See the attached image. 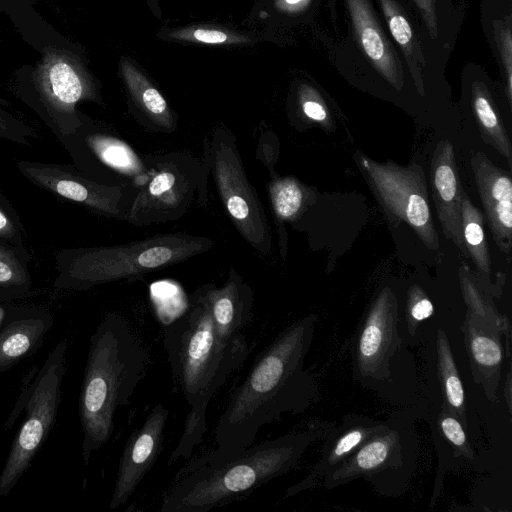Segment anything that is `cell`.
I'll return each instance as SVG.
<instances>
[{
  "label": "cell",
  "mask_w": 512,
  "mask_h": 512,
  "mask_svg": "<svg viewBox=\"0 0 512 512\" xmlns=\"http://www.w3.org/2000/svg\"><path fill=\"white\" fill-rule=\"evenodd\" d=\"M146 2H147V5H148L149 9L154 14V16H156L157 18H160L161 17V11H160V7H159V4H158V0H146Z\"/></svg>",
  "instance_id": "cell-38"
},
{
  "label": "cell",
  "mask_w": 512,
  "mask_h": 512,
  "mask_svg": "<svg viewBox=\"0 0 512 512\" xmlns=\"http://www.w3.org/2000/svg\"><path fill=\"white\" fill-rule=\"evenodd\" d=\"M120 73L138 121L150 131L174 132L178 125L177 114L143 71L123 58Z\"/></svg>",
  "instance_id": "cell-22"
},
{
  "label": "cell",
  "mask_w": 512,
  "mask_h": 512,
  "mask_svg": "<svg viewBox=\"0 0 512 512\" xmlns=\"http://www.w3.org/2000/svg\"><path fill=\"white\" fill-rule=\"evenodd\" d=\"M268 191L278 227L298 216L304 205L305 189L297 179L275 176L268 185Z\"/></svg>",
  "instance_id": "cell-30"
},
{
  "label": "cell",
  "mask_w": 512,
  "mask_h": 512,
  "mask_svg": "<svg viewBox=\"0 0 512 512\" xmlns=\"http://www.w3.org/2000/svg\"><path fill=\"white\" fill-rule=\"evenodd\" d=\"M213 245L205 236L171 233L120 245L61 249L55 253L54 285L79 291L133 280L205 253Z\"/></svg>",
  "instance_id": "cell-5"
},
{
  "label": "cell",
  "mask_w": 512,
  "mask_h": 512,
  "mask_svg": "<svg viewBox=\"0 0 512 512\" xmlns=\"http://www.w3.org/2000/svg\"><path fill=\"white\" fill-rule=\"evenodd\" d=\"M401 346L398 303L393 291L383 288L370 304L353 349V375L374 390L392 381L391 361Z\"/></svg>",
  "instance_id": "cell-14"
},
{
  "label": "cell",
  "mask_w": 512,
  "mask_h": 512,
  "mask_svg": "<svg viewBox=\"0 0 512 512\" xmlns=\"http://www.w3.org/2000/svg\"><path fill=\"white\" fill-rule=\"evenodd\" d=\"M437 432L439 438L448 444V448H452L455 457H462L466 460L474 458L466 427L443 405L437 418Z\"/></svg>",
  "instance_id": "cell-31"
},
{
  "label": "cell",
  "mask_w": 512,
  "mask_h": 512,
  "mask_svg": "<svg viewBox=\"0 0 512 512\" xmlns=\"http://www.w3.org/2000/svg\"><path fill=\"white\" fill-rule=\"evenodd\" d=\"M495 42L503 66L506 92L509 103L512 100V31L509 20L493 22Z\"/></svg>",
  "instance_id": "cell-33"
},
{
  "label": "cell",
  "mask_w": 512,
  "mask_h": 512,
  "mask_svg": "<svg viewBox=\"0 0 512 512\" xmlns=\"http://www.w3.org/2000/svg\"><path fill=\"white\" fill-rule=\"evenodd\" d=\"M205 159L229 219L255 251L268 255L272 249L270 226L229 129L222 126L213 129L205 147Z\"/></svg>",
  "instance_id": "cell-7"
},
{
  "label": "cell",
  "mask_w": 512,
  "mask_h": 512,
  "mask_svg": "<svg viewBox=\"0 0 512 512\" xmlns=\"http://www.w3.org/2000/svg\"><path fill=\"white\" fill-rule=\"evenodd\" d=\"M73 165L89 178L114 185L113 177L131 179L139 188L149 179V168L125 141L82 116L77 130L59 140Z\"/></svg>",
  "instance_id": "cell-13"
},
{
  "label": "cell",
  "mask_w": 512,
  "mask_h": 512,
  "mask_svg": "<svg viewBox=\"0 0 512 512\" xmlns=\"http://www.w3.org/2000/svg\"><path fill=\"white\" fill-rule=\"evenodd\" d=\"M169 410L158 403L129 436L120 458L109 508L126 504L163 450Z\"/></svg>",
  "instance_id": "cell-15"
},
{
  "label": "cell",
  "mask_w": 512,
  "mask_h": 512,
  "mask_svg": "<svg viewBox=\"0 0 512 512\" xmlns=\"http://www.w3.org/2000/svg\"><path fill=\"white\" fill-rule=\"evenodd\" d=\"M299 102L303 114L317 122H325L328 118L327 109L321 96L313 88L302 85L299 89Z\"/></svg>",
  "instance_id": "cell-35"
},
{
  "label": "cell",
  "mask_w": 512,
  "mask_h": 512,
  "mask_svg": "<svg viewBox=\"0 0 512 512\" xmlns=\"http://www.w3.org/2000/svg\"><path fill=\"white\" fill-rule=\"evenodd\" d=\"M159 35L173 41L210 45H243L251 43L253 40L246 33L215 24H193L175 29H164L159 32Z\"/></svg>",
  "instance_id": "cell-29"
},
{
  "label": "cell",
  "mask_w": 512,
  "mask_h": 512,
  "mask_svg": "<svg viewBox=\"0 0 512 512\" xmlns=\"http://www.w3.org/2000/svg\"><path fill=\"white\" fill-rule=\"evenodd\" d=\"M461 228L464 246L477 269L489 276L491 258L483 229V215L471 202L464 189L461 191Z\"/></svg>",
  "instance_id": "cell-25"
},
{
  "label": "cell",
  "mask_w": 512,
  "mask_h": 512,
  "mask_svg": "<svg viewBox=\"0 0 512 512\" xmlns=\"http://www.w3.org/2000/svg\"><path fill=\"white\" fill-rule=\"evenodd\" d=\"M67 347L64 339L53 348L33 382L25 420L0 474V497L9 493L27 470L54 424L66 370Z\"/></svg>",
  "instance_id": "cell-11"
},
{
  "label": "cell",
  "mask_w": 512,
  "mask_h": 512,
  "mask_svg": "<svg viewBox=\"0 0 512 512\" xmlns=\"http://www.w3.org/2000/svg\"><path fill=\"white\" fill-rule=\"evenodd\" d=\"M26 231L8 198L0 191V242L26 247Z\"/></svg>",
  "instance_id": "cell-32"
},
{
  "label": "cell",
  "mask_w": 512,
  "mask_h": 512,
  "mask_svg": "<svg viewBox=\"0 0 512 512\" xmlns=\"http://www.w3.org/2000/svg\"><path fill=\"white\" fill-rule=\"evenodd\" d=\"M388 28L400 46L418 92L425 94L423 69L426 60L422 47L402 6L396 0H379Z\"/></svg>",
  "instance_id": "cell-23"
},
{
  "label": "cell",
  "mask_w": 512,
  "mask_h": 512,
  "mask_svg": "<svg viewBox=\"0 0 512 512\" xmlns=\"http://www.w3.org/2000/svg\"><path fill=\"white\" fill-rule=\"evenodd\" d=\"M471 166L493 238L500 250L509 254L512 244L511 178L481 152L473 155Z\"/></svg>",
  "instance_id": "cell-18"
},
{
  "label": "cell",
  "mask_w": 512,
  "mask_h": 512,
  "mask_svg": "<svg viewBox=\"0 0 512 512\" xmlns=\"http://www.w3.org/2000/svg\"><path fill=\"white\" fill-rule=\"evenodd\" d=\"M472 106L486 142L511 163V144L508 135L486 86L481 82H475L473 85Z\"/></svg>",
  "instance_id": "cell-27"
},
{
  "label": "cell",
  "mask_w": 512,
  "mask_h": 512,
  "mask_svg": "<svg viewBox=\"0 0 512 512\" xmlns=\"http://www.w3.org/2000/svg\"><path fill=\"white\" fill-rule=\"evenodd\" d=\"M433 312L434 306L431 300L420 288H412L409 293L405 311L407 329L411 336L415 335L419 324L432 316Z\"/></svg>",
  "instance_id": "cell-34"
},
{
  "label": "cell",
  "mask_w": 512,
  "mask_h": 512,
  "mask_svg": "<svg viewBox=\"0 0 512 512\" xmlns=\"http://www.w3.org/2000/svg\"><path fill=\"white\" fill-rule=\"evenodd\" d=\"M358 165L390 223H406L424 245L438 250L425 174L421 166H400L393 161L376 162L358 153Z\"/></svg>",
  "instance_id": "cell-10"
},
{
  "label": "cell",
  "mask_w": 512,
  "mask_h": 512,
  "mask_svg": "<svg viewBox=\"0 0 512 512\" xmlns=\"http://www.w3.org/2000/svg\"><path fill=\"white\" fill-rule=\"evenodd\" d=\"M433 201L443 233L468 258L461 228V191L454 148L450 141L439 142L431 160Z\"/></svg>",
  "instance_id": "cell-20"
},
{
  "label": "cell",
  "mask_w": 512,
  "mask_h": 512,
  "mask_svg": "<svg viewBox=\"0 0 512 512\" xmlns=\"http://www.w3.org/2000/svg\"><path fill=\"white\" fill-rule=\"evenodd\" d=\"M33 106L50 131L61 140L74 133L82 123L77 104L98 101L96 83L71 54L48 51L34 73Z\"/></svg>",
  "instance_id": "cell-9"
},
{
  "label": "cell",
  "mask_w": 512,
  "mask_h": 512,
  "mask_svg": "<svg viewBox=\"0 0 512 512\" xmlns=\"http://www.w3.org/2000/svg\"><path fill=\"white\" fill-rule=\"evenodd\" d=\"M385 421L360 414L345 415L340 425H334L323 439L319 458L307 475L289 487L284 498L295 496L318 486L323 479L339 468L366 440L378 432Z\"/></svg>",
  "instance_id": "cell-16"
},
{
  "label": "cell",
  "mask_w": 512,
  "mask_h": 512,
  "mask_svg": "<svg viewBox=\"0 0 512 512\" xmlns=\"http://www.w3.org/2000/svg\"><path fill=\"white\" fill-rule=\"evenodd\" d=\"M46 330L41 319L15 321L0 333V370L28 354Z\"/></svg>",
  "instance_id": "cell-26"
},
{
  "label": "cell",
  "mask_w": 512,
  "mask_h": 512,
  "mask_svg": "<svg viewBox=\"0 0 512 512\" xmlns=\"http://www.w3.org/2000/svg\"><path fill=\"white\" fill-rule=\"evenodd\" d=\"M150 365V352L128 319L107 314L91 336L79 397L85 464L111 438L116 411L130 402Z\"/></svg>",
  "instance_id": "cell-4"
},
{
  "label": "cell",
  "mask_w": 512,
  "mask_h": 512,
  "mask_svg": "<svg viewBox=\"0 0 512 512\" xmlns=\"http://www.w3.org/2000/svg\"><path fill=\"white\" fill-rule=\"evenodd\" d=\"M418 7L428 33L432 39L437 38V17L434 0H414Z\"/></svg>",
  "instance_id": "cell-36"
},
{
  "label": "cell",
  "mask_w": 512,
  "mask_h": 512,
  "mask_svg": "<svg viewBox=\"0 0 512 512\" xmlns=\"http://www.w3.org/2000/svg\"><path fill=\"white\" fill-rule=\"evenodd\" d=\"M27 248L0 242V295H19L29 291L31 276Z\"/></svg>",
  "instance_id": "cell-28"
},
{
  "label": "cell",
  "mask_w": 512,
  "mask_h": 512,
  "mask_svg": "<svg viewBox=\"0 0 512 512\" xmlns=\"http://www.w3.org/2000/svg\"><path fill=\"white\" fill-rule=\"evenodd\" d=\"M353 34L371 66L395 89L404 85L401 61L384 33L369 0H345Z\"/></svg>",
  "instance_id": "cell-19"
},
{
  "label": "cell",
  "mask_w": 512,
  "mask_h": 512,
  "mask_svg": "<svg viewBox=\"0 0 512 512\" xmlns=\"http://www.w3.org/2000/svg\"><path fill=\"white\" fill-rule=\"evenodd\" d=\"M511 384H512L511 371L509 370L507 373L505 386H504V396L506 397L509 412H511Z\"/></svg>",
  "instance_id": "cell-37"
},
{
  "label": "cell",
  "mask_w": 512,
  "mask_h": 512,
  "mask_svg": "<svg viewBox=\"0 0 512 512\" xmlns=\"http://www.w3.org/2000/svg\"><path fill=\"white\" fill-rule=\"evenodd\" d=\"M143 159L149 179L137 189L130 205L126 220L130 224L143 227L177 220L187 212L197 191L200 198L205 197L207 165L193 156L170 153Z\"/></svg>",
  "instance_id": "cell-8"
},
{
  "label": "cell",
  "mask_w": 512,
  "mask_h": 512,
  "mask_svg": "<svg viewBox=\"0 0 512 512\" xmlns=\"http://www.w3.org/2000/svg\"><path fill=\"white\" fill-rule=\"evenodd\" d=\"M436 354L438 378L443 395V406L453 413L467 428L466 397L460 375L450 347L442 329L437 331Z\"/></svg>",
  "instance_id": "cell-24"
},
{
  "label": "cell",
  "mask_w": 512,
  "mask_h": 512,
  "mask_svg": "<svg viewBox=\"0 0 512 512\" xmlns=\"http://www.w3.org/2000/svg\"><path fill=\"white\" fill-rule=\"evenodd\" d=\"M16 167L39 189L107 218L127 220L137 192L132 185H107L95 181L73 164L19 160Z\"/></svg>",
  "instance_id": "cell-12"
},
{
  "label": "cell",
  "mask_w": 512,
  "mask_h": 512,
  "mask_svg": "<svg viewBox=\"0 0 512 512\" xmlns=\"http://www.w3.org/2000/svg\"><path fill=\"white\" fill-rule=\"evenodd\" d=\"M316 321L314 314L296 320L257 356L217 421L215 451L232 454L246 449L263 426L285 413H303L318 399L315 380L304 368Z\"/></svg>",
  "instance_id": "cell-1"
},
{
  "label": "cell",
  "mask_w": 512,
  "mask_h": 512,
  "mask_svg": "<svg viewBox=\"0 0 512 512\" xmlns=\"http://www.w3.org/2000/svg\"><path fill=\"white\" fill-rule=\"evenodd\" d=\"M303 1H305V0H285V3H287L288 5H291V6H295V5L303 3Z\"/></svg>",
  "instance_id": "cell-39"
},
{
  "label": "cell",
  "mask_w": 512,
  "mask_h": 512,
  "mask_svg": "<svg viewBox=\"0 0 512 512\" xmlns=\"http://www.w3.org/2000/svg\"><path fill=\"white\" fill-rule=\"evenodd\" d=\"M190 298L206 307L215 333L222 341H230L242 334L252 322L253 289L234 268H230L223 286L206 284L196 289Z\"/></svg>",
  "instance_id": "cell-17"
},
{
  "label": "cell",
  "mask_w": 512,
  "mask_h": 512,
  "mask_svg": "<svg viewBox=\"0 0 512 512\" xmlns=\"http://www.w3.org/2000/svg\"><path fill=\"white\" fill-rule=\"evenodd\" d=\"M333 424L266 440L232 454L212 450L192 459L165 490L160 512H208L244 499L263 484L291 471L306 450L324 439Z\"/></svg>",
  "instance_id": "cell-2"
},
{
  "label": "cell",
  "mask_w": 512,
  "mask_h": 512,
  "mask_svg": "<svg viewBox=\"0 0 512 512\" xmlns=\"http://www.w3.org/2000/svg\"><path fill=\"white\" fill-rule=\"evenodd\" d=\"M509 329L510 325L503 329L469 310L462 328L474 381L491 401L497 398L503 362L500 333Z\"/></svg>",
  "instance_id": "cell-21"
},
{
  "label": "cell",
  "mask_w": 512,
  "mask_h": 512,
  "mask_svg": "<svg viewBox=\"0 0 512 512\" xmlns=\"http://www.w3.org/2000/svg\"><path fill=\"white\" fill-rule=\"evenodd\" d=\"M163 344L175 390L189 407L184 430L168 465L191 456L207 431L210 401L247 359L249 346L242 333L222 341L206 307L190 298L185 312L163 328Z\"/></svg>",
  "instance_id": "cell-3"
},
{
  "label": "cell",
  "mask_w": 512,
  "mask_h": 512,
  "mask_svg": "<svg viewBox=\"0 0 512 512\" xmlns=\"http://www.w3.org/2000/svg\"><path fill=\"white\" fill-rule=\"evenodd\" d=\"M418 435L404 417H391L339 468L326 476L328 490L359 478L369 482L383 497H400L409 487L418 460Z\"/></svg>",
  "instance_id": "cell-6"
}]
</instances>
